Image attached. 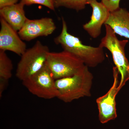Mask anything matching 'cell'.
<instances>
[{
    "instance_id": "obj_1",
    "label": "cell",
    "mask_w": 129,
    "mask_h": 129,
    "mask_svg": "<svg viewBox=\"0 0 129 129\" xmlns=\"http://www.w3.org/2000/svg\"><path fill=\"white\" fill-rule=\"evenodd\" d=\"M62 22L61 33L54 39L56 44L78 57L88 68H94L103 62L106 58L103 48L84 45L78 37L68 32L67 23L63 17Z\"/></svg>"
},
{
    "instance_id": "obj_2",
    "label": "cell",
    "mask_w": 129,
    "mask_h": 129,
    "mask_svg": "<svg viewBox=\"0 0 129 129\" xmlns=\"http://www.w3.org/2000/svg\"><path fill=\"white\" fill-rule=\"evenodd\" d=\"M93 79L92 74L85 65L73 76L56 80L57 98L64 102L70 103L90 96Z\"/></svg>"
},
{
    "instance_id": "obj_3",
    "label": "cell",
    "mask_w": 129,
    "mask_h": 129,
    "mask_svg": "<svg viewBox=\"0 0 129 129\" xmlns=\"http://www.w3.org/2000/svg\"><path fill=\"white\" fill-rule=\"evenodd\" d=\"M105 26L106 35L99 46L107 48L111 52L115 67L120 75L119 87L121 89L129 80V63L125 52V47L128 41L119 40L108 25L105 24Z\"/></svg>"
},
{
    "instance_id": "obj_4",
    "label": "cell",
    "mask_w": 129,
    "mask_h": 129,
    "mask_svg": "<svg viewBox=\"0 0 129 129\" xmlns=\"http://www.w3.org/2000/svg\"><path fill=\"white\" fill-rule=\"evenodd\" d=\"M50 52L47 46L37 41L21 56L16 70L17 78L22 82L39 72L46 63Z\"/></svg>"
},
{
    "instance_id": "obj_5",
    "label": "cell",
    "mask_w": 129,
    "mask_h": 129,
    "mask_svg": "<svg viewBox=\"0 0 129 129\" xmlns=\"http://www.w3.org/2000/svg\"><path fill=\"white\" fill-rule=\"evenodd\" d=\"M46 63L55 80L73 76L85 65L78 57L64 50L58 52H50Z\"/></svg>"
},
{
    "instance_id": "obj_6",
    "label": "cell",
    "mask_w": 129,
    "mask_h": 129,
    "mask_svg": "<svg viewBox=\"0 0 129 129\" xmlns=\"http://www.w3.org/2000/svg\"><path fill=\"white\" fill-rule=\"evenodd\" d=\"M56 80L46 63L39 72L22 81L23 84L32 94L46 99L57 98Z\"/></svg>"
},
{
    "instance_id": "obj_7",
    "label": "cell",
    "mask_w": 129,
    "mask_h": 129,
    "mask_svg": "<svg viewBox=\"0 0 129 129\" xmlns=\"http://www.w3.org/2000/svg\"><path fill=\"white\" fill-rule=\"evenodd\" d=\"M119 74L117 69L114 67L112 85L105 94L96 99L99 120L102 123H106L110 120H114L117 117L115 98L121 89L119 87L120 82L118 80Z\"/></svg>"
},
{
    "instance_id": "obj_8",
    "label": "cell",
    "mask_w": 129,
    "mask_h": 129,
    "mask_svg": "<svg viewBox=\"0 0 129 129\" xmlns=\"http://www.w3.org/2000/svg\"><path fill=\"white\" fill-rule=\"evenodd\" d=\"M56 29L55 22L51 18L36 19L28 18L18 34L23 40L29 41L39 37L48 36Z\"/></svg>"
},
{
    "instance_id": "obj_9",
    "label": "cell",
    "mask_w": 129,
    "mask_h": 129,
    "mask_svg": "<svg viewBox=\"0 0 129 129\" xmlns=\"http://www.w3.org/2000/svg\"><path fill=\"white\" fill-rule=\"evenodd\" d=\"M0 50L9 51L22 56L27 50L26 44L17 31L0 18Z\"/></svg>"
},
{
    "instance_id": "obj_10",
    "label": "cell",
    "mask_w": 129,
    "mask_h": 129,
    "mask_svg": "<svg viewBox=\"0 0 129 129\" xmlns=\"http://www.w3.org/2000/svg\"><path fill=\"white\" fill-rule=\"evenodd\" d=\"M87 5L92 8V15L90 21L83 25V28L91 37L96 39L101 35L102 26L108 18L110 12L97 0H88Z\"/></svg>"
},
{
    "instance_id": "obj_11",
    "label": "cell",
    "mask_w": 129,
    "mask_h": 129,
    "mask_svg": "<svg viewBox=\"0 0 129 129\" xmlns=\"http://www.w3.org/2000/svg\"><path fill=\"white\" fill-rule=\"evenodd\" d=\"M25 6L20 1L19 3L0 9L1 17L16 31H19L28 19L24 10Z\"/></svg>"
},
{
    "instance_id": "obj_12",
    "label": "cell",
    "mask_w": 129,
    "mask_h": 129,
    "mask_svg": "<svg viewBox=\"0 0 129 129\" xmlns=\"http://www.w3.org/2000/svg\"><path fill=\"white\" fill-rule=\"evenodd\" d=\"M105 24L108 25L116 34L129 39V12L121 8L110 13Z\"/></svg>"
},
{
    "instance_id": "obj_13",
    "label": "cell",
    "mask_w": 129,
    "mask_h": 129,
    "mask_svg": "<svg viewBox=\"0 0 129 129\" xmlns=\"http://www.w3.org/2000/svg\"><path fill=\"white\" fill-rule=\"evenodd\" d=\"M13 64L5 51L0 50V78L9 80L12 76Z\"/></svg>"
},
{
    "instance_id": "obj_14",
    "label": "cell",
    "mask_w": 129,
    "mask_h": 129,
    "mask_svg": "<svg viewBox=\"0 0 129 129\" xmlns=\"http://www.w3.org/2000/svg\"><path fill=\"white\" fill-rule=\"evenodd\" d=\"M88 0H55V7H64L79 12L85 9Z\"/></svg>"
},
{
    "instance_id": "obj_15",
    "label": "cell",
    "mask_w": 129,
    "mask_h": 129,
    "mask_svg": "<svg viewBox=\"0 0 129 129\" xmlns=\"http://www.w3.org/2000/svg\"><path fill=\"white\" fill-rule=\"evenodd\" d=\"M55 1V0H21L25 6L35 4L41 5L53 11H55L56 8Z\"/></svg>"
},
{
    "instance_id": "obj_16",
    "label": "cell",
    "mask_w": 129,
    "mask_h": 129,
    "mask_svg": "<svg viewBox=\"0 0 129 129\" xmlns=\"http://www.w3.org/2000/svg\"><path fill=\"white\" fill-rule=\"evenodd\" d=\"M121 0H101V2L110 12L114 11L120 8L119 4Z\"/></svg>"
},
{
    "instance_id": "obj_17",
    "label": "cell",
    "mask_w": 129,
    "mask_h": 129,
    "mask_svg": "<svg viewBox=\"0 0 129 129\" xmlns=\"http://www.w3.org/2000/svg\"><path fill=\"white\" fill-rule=\"evenodd\" d=\"M19 1L20 0H0V9L17 4Z\"/></svg>"
},
{
    "instance_id": "obj_18",
    "label": "cell",
    "mask_w": 129,
    "mask_h": 129,
    "mask_svg": "<svg viewBox=\"0 0 129 129\" xmlns=\"http://www.w3.org/2000/svg\"><path fill=\"white\" fill-rule=\"evenodd\" d=\"M8 80L3 78H0V97L1 98L3 93L7 86Z\"/></svg>"
}]
</instances>
